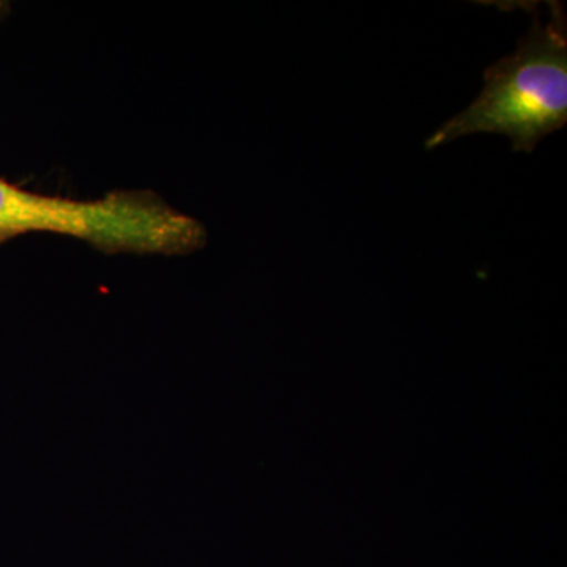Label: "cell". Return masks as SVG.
Returning <instances> with one entry per match:
<instances>
[{"label": "cell", "mask_w": 567, "mask_h": 567, "mask_svg": "<svg viewBox=\"0 0 567 567\" xmlns=\"http://www.w3.org/2000/svg\"><path fill=\"white\" fill-rule=\"evenodd\" d=\"M533 22L517 50L484 71L480 96L443 123L425 148L468 134H503L514 152L533 153L544 137L567 123V18L561 2H548V22L532 7Z\"/></svg>", "instance_id": "6da1fadb"}, {"label": "cell", "mask_w": 567, "mask_h": 567, "mask_svg": "<svg viewBox=\"0 0 567 567\" xmlns=\"http://www.w3.org/2000/svg\"><path fill=\"white\" fill-rule=\"evenodd\" d=\"M32 233L66 235L110 254L185 256L207 245L203 224L155 193L74 200L25 192L0 177V244Z\"/></svg>", "instance_id": "7a4b0ae2"}, {"label": "cell", "mask_w": 567, "mask_h": 567, "mask_svg": "<svg viewBox=\"0 0 567 567\" xmlns=\"http://www.w3.org/2000/svg\"><path fill=\"white\" fill-rule=\"evenodd\" d=\"M0 11H2V3H0Z\"/></svg>", "instance_id": "3957f363"}]
</instances>
